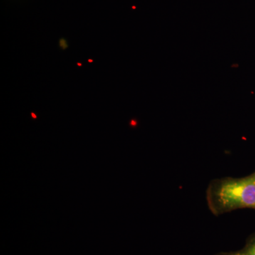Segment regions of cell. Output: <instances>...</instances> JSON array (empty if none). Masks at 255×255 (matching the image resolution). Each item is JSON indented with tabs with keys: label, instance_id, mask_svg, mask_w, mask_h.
Wrapping results in <instances>:
<instances>
[{
	"label": "cell",
	"instance_id": "1",
	"mask_svg": "<svg viewBox=\"0 0 255 255\" xmlns=\"http://www.w3.org/2000/svg\"><path fill=\"white\" fill-rule=\"evenodd\" d=\"M206 198L215 216L238 209L255 210V172L244 177L214 179L208 186Z\"/></svg>",
	"mask_w": 255,
	"mask_h": 255
},
{
	"label": "cell",
	"instance_id": "2",
	"mask_svg": "<svg viewBox=\"0 0 255 255\" xmlns=\"http://www.w3.org/2000/svg\"><path fill=\"white\" fill-rule=\"evenodd\" d=\"M216 255H255V235L248 240L243 249L238 251L222 252Z\"/></svg>",
	"mask_w": 255,
	"mask_h": 255
},
{
	"label": "cell",
	"instance_id": "3",
	"mask_svg": "<svg viewBox=\"0 0 255 255\" xmlns=\"http://www.w3.org/2000/svg\"><path fill=\"white\" fill-rule=\"evenodd\" d=\"M59 43L60 46L61 47L63 50L66 49V48H68V43H67L66 40L64 39V38H61V39L60 40Z\"/></svg>",
	"mask_w": 255,
	"mask_h": 255
},
{
	"label": "cell",
	"instance_id": "4",
	"mask_svg": "<svg viewBox=\"0 0 255 255\" xmlns=\"http://www.w3.org/2000/svg\"><path fill=\"white\" fill-rule=\"evenodd\" d=\"M31 115H32V117H33V118H34V119H36V115H35V114H34L32 113V114H31Z\"/></svg>",
	"mask_w": 255,
	"mask_h": 255
},
{
	"label": "cell",
	"instance_id": "5",
	"mask_svg": "<svg viewBox=\"0 0 255 255\" xmlns=\"http://www.w3.org/2000/svg\"><path fill=\"white\" fill-rule=\"evenodd\" d=\"M78 65H79V66H82V63H78Z\"/></svg>",
	"mask_w": 255,
	"mask_h": 255
},
{
	"label": "cell",
	"instance_id": "6",
	"mask_svg": "<svg viewBox=\"0 0 255 255\" xmlns=\"http://www.w3.org/2000/svg\"><path fill=\"white\" fill-rule=\"evenodd\" d=\"M89 62H90V63H92V62H93V60H89Z\"/></svg>",
	"mask_w": 255,
	"mask_h": 255
}]
</instances>
